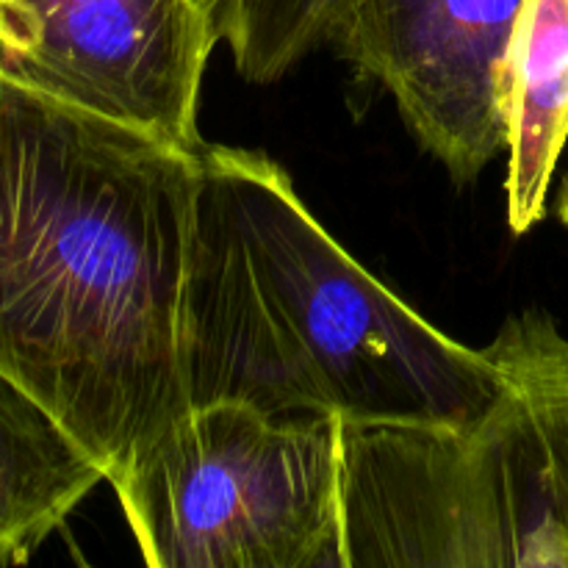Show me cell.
<instances>
[{"instance_id":"obj_1","label":"cell","mask_w":568,"mask_h":568,"mask_svg":"<svg viewBox=\"0 0 568 568\" xmlns=\"http://www.w3.org/2000/svg\"><path fill=\"white\" fill-rule=\"evenodd\" d=\"M197 150L0 75V372L105 469L189 408Z\"/></svg>"},{"instance_id":"obj_2","label":"cell","mask_w":568,"mask_h":568,"mask_svg":"<svg viewBox=\"0 0 568 568\" xmlns=\"http://www.w3.org/2000/svg\"><path fill=\"white\" fill-rule=\"evenodd\" d=\"M183 355L192 405L342 425H464L497 399V349L464 347L366 272L264 153L197 150Z\"/></svg>"},{"instance_id":"obj_3","label":"cell","mask_w":568,"mask_h":568,"mask_svg":"<svg viewBox=\"0 0 568 568\" xmlns=\"http://www.w3.org/2000/svg\"><path fill=\"white\" fill-rule=\"evenodd\" d=\"M505 386L464 425H342V568H568V338L499 331Z\"/></svg>"},{"instance_id":"obj_4","label":"cell","mask_w":568,"mask_h":568,"mask_svg":"<svg viewBox=\"0 0 568 568\" xmlns=\"http://www.w3.org/2000/svg\"><path fill=\"white\" fill-rule=\"evenodd\" d=\"M111 483L153 568H342V422L192 405Z\"/></svg>"},{"instance_id":"obj_5","label":"cell","mask_w":568,"mask_h":568,"mask_svg":"<svg viewBox=\"0 0 568 568\" xmlns=\"http://www.w3.org/2000/svg\"><path fill=\"white\" fill-rule=\"evenodd\" d=\"M220 39L216 0H0V75L183 150Z\"/></svg>"},{"instance_id":"obj_6","label":"cell","mask_w":568,"mask_h":568,"mask_svg":"<svg viewBox=\"0 0 568 568\" xmlns=\"http://www.w3.org/2000/svg\"><path fill=\"white\" fill-rule=\"evenodd\" d=\"M527 0H355L327 44L392 92L455 183L505 150L508 70Z\"/></svg>"},{"instance_id":"obj_7","label":"cell","mask_w":568,"mask_h":568,"mask_svg":"<svg viewBox=\"0 0 568 568\" xmlns=\"http://www.w3.org/2000/svg\"><path fill=\"white\" fill-rule=\"evenodd\" d=\"M105 483L48 408L0 372V566H20Z\"/></svg>"},{"instance_id":"obj_8","label":"cell","mask_w":568,"mask_h":568,"mask_svg":"<svg viewBox=\"0 0 568 568\" xmlns=\"http://www.w3.org/2000/svg\"><path fill=\"white\" fill-rule=\"evenodd\" d=\"M568 142V0H527L508 70V225L527 233L547 216Z\"/></svg>"},{"instance_id":"obj_9","label":"cell","mask_w":568,"mask_h":568,"mask_svg":"<svg viewBox=\"0 0 568 568\" xmlns=\"http://www.w3.org/2000/svg\"><path fill=\"white\" fill-rule=\"evenodd\" d=\"M355 0H216L220 33L244 81L272 83L331 39Z\"/></svg>"},{"instance_id":"obj_10","label":"cell","mask_w":568,"mask_h":568,"mask_svg":"<svg viewBox=\"0 0 568 568\" xmlns=\"http://www.w3.org/2000/svg\"><path fill=\"white\" fill-rule=\"evenodd\" d=\"M558 216L564 225H568V178H566L564 192H560V200H558Z\"/></svg>"}]
</instances>
